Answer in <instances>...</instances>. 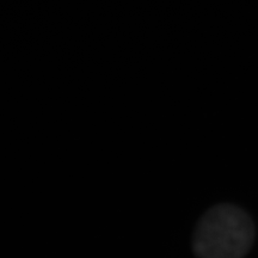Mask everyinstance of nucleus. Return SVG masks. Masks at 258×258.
<instances>
[{
    "label": "nucleus",
    "instance_id": "nucleus-1",
    "mask_svg": "<svg viewBox=\"0 0 258 258\" xmlns=\"http://www.w3.org/2000/svg\"><path fill=\"white\" fill-rule=\"evenodd\" d=\"M256 237L252 219L243 208L219 203L203 213L192 233L196 258H244Z\"/></svg>",
    "mask_w": 258,
    "mask_h": 258
}]
</instances>
